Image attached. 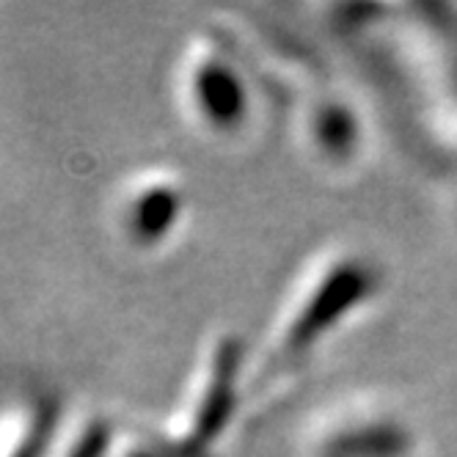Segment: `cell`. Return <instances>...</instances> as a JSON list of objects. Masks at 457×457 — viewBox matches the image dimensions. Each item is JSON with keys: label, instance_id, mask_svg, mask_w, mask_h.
I'll use <instances>...</instances> for the list:
<instances>
[{"label": "cell", "instance_id": "cell-4", "mask_svg": "<svg viewBox=\"0 0 457 457\" xmlns=\"http://www.w3.org/2000/svg\"><path fill=\"white\" fill-rule=\"evenodd\" d=\"M179 212V195L169 185H154L144 190L129 210V228L141 243L162 237L174 226Z\"/></svg>", "mask_w": 457, "mask_h": 457}, {"label": "cell", "instance_id": "cell-5", "mask_svg": "<svg viewBox=\"0 0 457 457\" xmlns=\"http://www.w3.org/2000/svg\"><path fill=\"white\" fill-rule=\"evenodd\" d=\"M55 419H58V411L55 405H45L34 424H30V433L22 438V444L12 452V457H42L45 449H47V441L53 436V428H55Z\"/></svg>", "mask_w": 457, "mask_h": 457}, {"label": "cell", "instance_id": "cell-6", "mask_svg": "<svg viewBox=\"0 0 457 457\" xmlns=\"http://www.w3.org/2000/svg\"><path fill=\"white\" fill-rule=\"evenodd\" d=\"M105 449H108V428L105 424H91V428L80 436V441L70 457H103Z\"/></svg>", "mask_w": 457, "mask_h": 457}, {"label": "cell", "instance_id": "cell-2", "mask_svg": "<svg viewBox=\"0 0 457 457\" xmlns=\"http://www.w3.org/2000/svg\"><path fill=\"white\" fill-rule=\"evenodd\" d=\"M193 94H195V103H199L202 113L218 127L235 124L243 116L245 96H243L240 80L235 78L232 70H228V63H220L215 58L204 61L202 67L195 70Z\"/></svg>", "mask_w": 457, "mask_h": 457}, {"label": "cell", "instance_id": "cell-3", "mask_svg": "<svg viewBox=\"0 0 457 457\" xmlns=\"http://www.w3.org/2000/svg\"><path fill=\"white\" fill-rule=\"evenodd\" d=\"M405 436L395 424H358L328 441L322 457H403Z\"/></svg>", "mask_w": 457, "mask_h": 457}, {"label": "cell", "instance_id": "cell-1", "mask_svg": "<svg viewBox=\"0 0 457 457\" xmlns=\"http://www.w3.org/2000/svg\"><path fill=\"white\" fill-rule=\"evenodd\" d=\"M370 287L372 281L361 265H355V262L339 265L331 276H325L320 287L306 298L301 314L289 325L287 345L306 347L317 342L328 325L339 322L350 312L353 303H361L367 298Z\"/></svg>", "mask_w": 457, "mask_h": 457}]
</instances>
